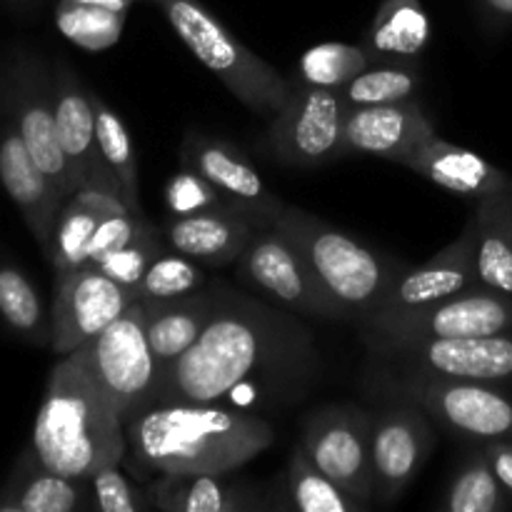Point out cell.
I'll return each instance as SVG.
<instances>
[{"instance_id":"cell-28","label":"cell","mask_w":512,"mask_h":512,"mask_svg":"<svg viewBox=\"0 0 512 512\" xmlns=\"http://www.w3.org/2000/svg\"><path fill=\"white\" fill-rule=\"evenodd\" d=\"M510 498L512 495L500 485L483 450H475L453 475L440 508L448 512H500L510 508Z\"/></svg>"},{"instance_id":"cell-4","label":"cell","mask_w":512,"mask_h":512,"mask_svg":"<svg viewBox=\"0 0 512 512\" xmlns=\"http://www.w3.org/2000/svg\"><path fill=\"white\" fill-rule=\"evenodd\" d=\"M275 228L283 230L313 268L320 288L338 308L340 320L365 323L383 305L403 263L365 248L343 230L298 208H285Z\"/></svg>"},{"instance_id":"cell-15","label":"cell","mask_w":512,"mask_h":512,"mask_svg":"<svg viewBox=\"0 0 512 512\" xmlns=\"http://www.w3.org/2000/svg\"><path fill=\"white\" fill-rule=\"evenodd\" d=\"M138 295L115 283L95 265H83L58 278V295L53 308V348L58 355H70L103 333L113 320L133 305Z\"/></svg>"},{"instance_id":"cell-40","label":"cell","mask_w":512,"mask_h":512,"mask_svg":"<svg viewBox=\"0 0 512 512\" xmlns=\"http://www.w3.org/2000/svg\"><path fill=\"white\" fill-rule=\"evenodd\" d=\"M153 230V225H150L140 213H123L110 215V218H100L98 228H95L88 245V265H95L98 260H103L105 255L115 253V250L145 238V235L153 233Z\"/></svg>"},{"instance_id":"cell-21","label":"cell","mask_w":512,"mask_h":512,"mask_svg":"<svg viewBox=\"0 0 512 512\" xmlns=\"http://www.w3.org/2000/svg\"><path fill=\"white\" fill-rule=\"evenodd\" d=\"M0 183L8 190L10 198L18 203V208L28 218L30 228L35 230L38 240L48 250L50 235H53L65 195L35 165L20 133H8L0 140Z\"/></svg>"},{"instance_id":"cell-8","label":"cell","mask_w":512,"mask_h":512,"mask_svg":"<svg viewBox=\"0 0 512 512\" xmlns=\"http://www.w3.org/2000/svg\"><path fill=\"white\" fill-rule=\"evenodd\" d=\"M385 370L428 378L505 383L512 380V333L470 338H363Z\"/></svg>"},{"instance_id":"cell-12","label":"cell","mask_w":512,"mask_h":512,"mask_svg":"<svg viewBox=\"0 0 512 512\" xmlns=\"http://www.w3.org/2000/svg\"><path fill=\"white\" fill-rule=\"evenodd\" d=\"M240 268L250 283L263 288L293 313L340 320L338 308L320 288L305 255L280 228L255 230L248 248L240 255Z\"/></svg>"},{"instance_id":"cell-11","label":"cell","mask_w":512,"mask_h":512,"mask_svg":"<svg viewBox=\"0 0 512 512\" xmlns=\"http://www.w3.org/2000/svg\"><path fill=\"white\" fill-rule=\"evenodd\" d=\"M370 430L373 415L353 405L320 408L303 425V448L313 463L335 480L360 510H368L375 500Z\"/></svg>"},{"instance_id":"cell-1","label":"cell","mask_w":512,"mask_h":512,"mask_svg":"<svg viewBox=\"0 0 512 512\" xmlns=\"http://www.w3.org/2000/svg\"><path fill=\"white\" fill-rule=\"evenodd\" d=\"M313 368V338L293 315L220 283L218 305L198 343L160 368L153 405H263L280 393L295 395Z\"/></svg>"},{"instance_id":"cell-31","label":"cell","mask_w":512,"mask_h":512,"mask_svg":"<svg viewBox=\"0 0 512 512\" xmlns=\"http://www.w3.org/2000/svg\"><path fill=\"white\" fill-rule=\"evenodd\" d=\"M288 495L290 505L303 512H358L360 505L340 488L335 480H330L313 458L303 443L293 448L288 460Z\"/></svg>"},{"instance_id":"cell-27","label":"cell","mask_w":512,"mask_h":512,"mask_svg":"<svg viewBox=\"0 0 512 512\" xmlns=\"http://www.w3.org/2000/svg\"><path fill=\"white\" fill-rule=\"evenodd\" d=\"M3 510L18 512H80L95 510L93 488L90 480L65 478V475L53 473L45 465L38 463V470L30 473Z\"/></svg>"},{"instance_id":"cell-36","label":"cell","mask_w":512,"mask_h":512,"mask_svg":"<svg viewBox=\"0 0 512 512\" xmlns=\"http://www.w3.org/2000/svg\"><path fill=\"white\" fill-rule=\"evenodd\" d=\"M160 253H163V240H160L158 230H153V233H148L145 238L135 240V243L125 245V248L105 255L103 260L95 263V268H98L100 273L108 275V278H113L115 283L125 285V288L133 290V293L138 295L140 280L145 278L150 263H153Z\"/></svg>"},{"instance_id":"cell-10","label":"cell","mask_w":512,"mask_h":512,"mask_svg":"<svg viewBox=\"0 0 512 512\" xmlns=\"http://www.w3.org/2000/svg\"><path fill=\"white\" fill-rule=\"evenodd\" d=\"M358 328L363 338L390 340L512 333V295L480 285L425 308L375 315Z\"/></svg>"},{"instance_id":"cell-6","label":"cell","mask_w":512,"mask_h":512,"mask_svg":"<svg viewBox=\"0 0 512 512\" xmlns=\"http://www.w3.org/2000/svg\"><path fill=\"white\" fill-rule=\"evenodd\" d=\"M73 355L95 380L123 423L153 408L158 363L145 330V303L135 300L103 333L80 345Z\"/></svg>"},{"instance_id":"cell-33","label":"cell","mask_w":512,"mask_h":512,"mask_svg":"<svg viewBox=\"0 0 512 512\" xmlns=\"http://www.w3.org/2000/svg\"><path fill=\"white\" fill-rule=\"evenodd\" d=\"M373 65L368 48L350 43H320L305 50L298 60L295 80L315 85V88L340 90L355 75Z\"/></svg>"},{"instance_id":"cell-29","label":"cell","mask_w":512,"mask_h":512,"mask_svg":"<svg viewBox=\"0 0 512 512\" xmlns=\"http://www.w3.org/2000/svg\"><path fill=\"white\" fill-rule=\"evenodd\" d=\"M423 85L418 63H373L368 70L355 75L348 85L340 88L345 105L363 108V105H388L415 100Z\"/></svg>"},{"instance_id":"cell-2","label":"cell","mask_w":512,"mask_h":512,"mask_svg":"<svg viewBox=\"0 0 512 512\" xmlns=\"http://www.w3.org/2000/svg\"><path fill=\"white\" fill-rule=\"evenodd\" d=\"M125 460L148 473H233L273 445L268 420L225 403L153 405L125 423ZM123 460V463H125Z\"/></svg>"},{"instance_id":"cell-26","label":"cell","mask_w":512,"mask_h":512,"mask_svg":"<svg viewBox=\"0 0 512 512\" xmlns=\"http://www.w3.org/2000/svg\"><path fill=\"white\" fill-rule=\"evenodd\" d=\"M20 138L28 148L30 158L35 160L40 170L53 180L55 188L70 198L75 195L73 175H70L68 158L63 153V145L58 138V125H55V110L45 100H28L20 110Z\"/></svg>"},{"instance_id":"cell-34","label":"cell","mask_w":512,"mask_h":512,"mask_svg":"<svg viewBox=\"0 0 512 512\" xmlns=\"http://www.w3.org/2000/svg\"><path fill=\"white\" fill-rule=\"evenodd\" d=\"M98 223L100 215L95 210H90L80 200L68 198V205L60 210L55 220L48 243V255L58 270V278L88 265V245Z\"/></svg>"},{"instance_id":"cell-23","label":"cell","mask_w":512,"mask_h":512,"mask_svg":"<svg viewBox=\"0 0 512 512\" xmlns=\"http://www.w3.org/2000/svg\"><path fill=\"white\" fill-rule=\"evenodd\" d=\"M55 125H58V138L63 145V153L68 158L70 175H73L75 193L80 185L100 168H108L103 163V155L98 148V133H95V108L93 98L83 85L70 75L60 78L58 90L53 100Z\"/></svg>"},{"instance_id":"cell-30","label":"cell","mask_w":512,"mask_h":512,"mask_svg":"<svg viewBox=\"0 0 512 512\" xmlns=\"http://www.w3.org/2000/svg\"><path fill=\"white\" fill-rule=\"evenodd\" d=\"M95 108V133H98V148L103 155V163L118 180L123 198L135 213H140V183H138V165H135V150L133 140H130L128 128L120 120V115L98 98L90 93Z\"/></svg>"},{"instance_id":"cell-17","label":"cell","mask_w":512,"mask_h":512,"mask_svg":"<svg viewBox=\"0 0 512 512\" xmlns=\"http://www.w3.org/2000/svg\"><path fill=\"white\" fill-rule=\"evenodd\" d=\"M435 125L423 105L415 100L388 105L350 108L345 115V155H375V158L403 163L420 143L435 138Z\"/></svg>"},{"instance_id":"cell-20","label":"cell","mask_w":512,"mask_h":512,"mask_svg":"<svg viewBox=\"0 0 512 512\" xmlns=\"http://www.w3.org/2000/svg\"><path fill=\"white\" fill-rule=\"evenodd\" d=\"M255 225L233 208H210L193 215H175L165 228L170 248L203 265L240 260L255 235Z\"/></svg>"},{"instance_id":"cell-5","label":"cell","mask_w":512,"mask_h":512,"mask_svg":"<svg viewBox=\"0 0 512 512\" xmlns=\"http://www.w3.org/2000/svg\"><path fill=\"white\" fill-rule=\"evenodd\" d=\"M170 28L188 45L190 53L250 110L273 120L290 95L285 80L258 53L245 48L233 33L218 23L198 0H155Z\"/></svg>"},{"instance_id":"cell-38","label":"cell","mask_w":512,"mask_h":512,"mask_svg":"<svg viewBox=\"0 0 512 512\" xmlns=\"http://www.w3.org/2000/svg\"><path fill=\"white\" fill-rule=\"evenodd\" d=\"M95 510L100 512H145L150 508L145 488L130 483L120 465H105L90 478Z\"/></svg>"},{"instance_id":"cell-43","label":"cell","mask_w":512,"mask_h":512,"mask_svg":"<svg viewBox=\"0 0 512 512\" xmlns=\"http://www.w3.org/2000/svg\"><path fill=\"white\" fill-rule=\"evenodd\" d=\"M78 3L100 5V8H110V10H128L133 0H78Z\"/></svg>"},{"instance_id":"cell-7","label":"cell","mask_w":512,"mask_h":512,"mask_svg":"<svg viewBox=\"0 0 512 512\" xmlns=\"http://www.w3.org/2000/svg\"><path fill=\"white\" fill-rule=\"evenodd\" d=\"M380 388L403 403L420 410L468 440H512V395L498 383H473V380L428 378V375L375 373Z\"/></svg>"},{"instance_id":"cell-16","label":"cell","mask_w":512,"mask_h":512,"mask_svg":"<svg viewBox=\"0 0 512 512\" xmlns=\"http://www.w3.org/2000/svg\"><path fill=\"white\" fill-rule=\"evenodd\" d=\"M475 240H478V223H475V215H470L463 233L453 243L445 245L440 253H435L428 263L418 268L405 265V270H400L375 315L425 308V305L480 288L478 270H475Z\"/></svg>"},{"instance_id":"cell-35","label":"cell","mask_w":512,"mask_h":512,"mask_svg":"<svg viewBox=\"0 0 512 512\" xmlns=\"http://www.w3.org/2000/svg\"><path fill=\"white\" fill-rule=\"evenodd\" d=\"M205 285V270L198 260L178 253H160L150 263L148 273L138 285V300H173L198 293Z\"/></svg>"},{"instance_id":"cell-42","label":"cell","mask_w":512,"mask_h":512,"mask_svg":"<svg viewBox=\"0 0 512 512\" xmlns=\"http://www.w3.org/2000/svg\"><path fill=\"white\" fill-rule=\"evenodd\" d=\"M480 5L498 23H512V0H480Z\"/></svg>"},{"instance_id":"cell-9","label":"cell","mask_w":512,"mask_h":512,"mask_svg":"<svg viewBox=\"0 0 512 512\" xmlns=\"http://www.w3.org/2000/svg\"><path fill=\"white\" fill-rule=\"evenodd\" d=\"M345 115L348 105L340 90L290 80L288 100L270 120V153L280 163L303 168L343 158Z\"/></svg>"},{"instance_id":"cell-3","label":"cell","mask_w":512,"mask_h":512,"mask_svg":"<svg viewBox=\"0 0 512 512\" xmlns=\"http://www.w3.org/2000/svg\"><path fill=\"white\" fill-rule=\"evenodd\" d=\"M33 455L53 473L90 480L128 455L125 423L83 365L65 355L50 373L33 428Z\"/></svg>"},{"instance_id":"cell-14","label":"cell","mask_w":512,"mask_h":512,"mask_svg":"<svg viewBox=\"0 0 512 512\" xmlns=\"http://www.w3.org/2000/svg\"><path fill=\"white\" fill-rule=\"evenodd\" d=\"M435 448V428L428 413L405 403L373 415L370 463H373L375 500L395 503L418 478Z\"/></svg>"},{"instance_id":"cell-41","label":"cell","mask_w":512,"mask_h":512,"mask_svg":"<svg viewBox=\"0 0 512 512\" xmlns=\"http://www.w3.org/2000/svg\"><path fill=\"white\" fill-rule=\"evenodd\" d=\"M480 450L498 475L500 485L512 495V440H490Z\"/></svg>"},{"instance_id":"cell-39","label":"cell","mask_w":512,"mask_h":512,"mask_svg":"<svg viewBox=\"0 0 512 512\" xmlns=\"http://www.w3.org/2000/svg\"><path fill=\"white\" fill-rule=\"evenodd\" d=\"M165 203H168L173 215H193L210 208H230L223 195L203 175L185 168V165L165 185Z\"/></svg>"},{"instance_id":"cell-25","label":"cell","mask_w":512,"mask_h":512,"mask_svg":"<svg viewBox=\"0 0 512 512\" xmlns=\"http://www.w3.org/2000/svg\"><path fill=\"white\" fill-rule=\"evenodd\" d=\"M475 270L485 288L512 295V188L475 203Z\"/></svg>"},{"instance_id":"cell-13","label":"cell","mask_w":512,"mask_h":512,"mask_svg":"<svg viewBox=\"0 0 512 512\" xmlns=\"http://www.w3.org/2000/svg\"><path fill=\"white\" fill-rule=\"evenodd\" d=\"M180 160L185 168L203 175L225 203L250 220L255 228H275L288 205L273 195L250 160L225 140L190 133L180 145Z\"/></svg>"},{"instance_id":"cell-18","label":"cell","mask_w":512,"mask_h":512,"mask_svg":"<svg viewBox=\"0 0 512 512\" xmlns=\"http://www.w3.org/2000/svg\"><path fill=\"white\" fill-rule=\"evenodd\" d=\"M400 165L473 203L512 188V178L505 170L495 168L483 155L448 143L438 135L420 143L413 153L405 155Z\"/></svg>"},{"instance_id":"cell-32","label":"cell","mask_w":512,"mask_h":512,"mask_svg":"<svg viewBox=\"0 0 512 512\" xmlns=\"http://www.w3.org/2000/svg\"><path fill=\"white\" fill-rule=\"evenodd\" d=\"M55 25L60 35L88 53L113 48L125 28V10L100 8V5L60 0L55 10Z\"/></svg>"},{"instance_id":"cell-37","label":"cell","mask_w":512,"mask_h":512,"mask_svg":"<svg viewBox=\"0 0 512 512\" xmlns=\"http://www.w3.org/2000/svg\"><path fill=\"white\" fill-rule=\"evenodd\" d=\"M0 315L20 333H35L43 325V308L23 273L0 268Z\"/></svg>"},{"instance_id":"cell-19","label":"cell","mask_w":512,"mask_h":512,"mask_svg":"<svg viewBox=\"0 0 512 512\" xmlns=\"http://www.w3.org/2000/svg\"><path fill=\"white\" fill-rule=\"evenodd\" d=\"M230 473H160L145 485L150 508L160 512H250L265 508L260 493Z\"/></svg>"},{"instance_id":"cell-24","label":"cell","mask_w":512,"mask_h":512,"mask_svg":"<svg viewBox=\"0 0 512 512\" xmlns=\"http://www.w3.org/2000/svg\"><path fill=\"white\" fill-rule=\"evenodd\" d=\"M430 40V18L420 0H385L365 35L373 63H418Z\"/></svg>"},{"instance_id":"cell-22","label":"cell","mask_w":512,"mask_h":512,"mask_svg":"<svg viewBox=\"0 0 512 512\" xmlns=\"http://www.w3.org/2000/svg\"><path fill=\"white\" fill-rule=\"evenodd\" d=\"M143 303L150 350L158 368H165L188 353L208 328L218 305V288L198 290L173 300H143Z\"/></svg>"}]
</instances>
